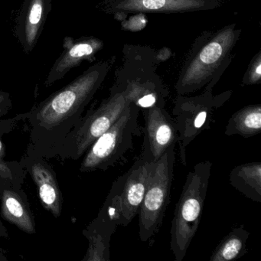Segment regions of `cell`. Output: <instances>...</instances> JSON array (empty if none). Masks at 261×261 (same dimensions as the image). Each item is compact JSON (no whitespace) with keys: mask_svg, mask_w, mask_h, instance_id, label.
<instances>
[{"mask_svg":"<svg viewBox=\"0 0 261 261\" xmlns=\"http://www.w3.org/2000/svg\"><path fill=\"white\" fill-rule=\"evenodd\" d=\"M140 108L129 103L117 121L88 149L80 166L82 172L108 170L134 147V137L141 134Z\"/></svg>","mask_w":261,"mask_h":261,"instance_id":"obj_5","label":"cell"},{"mask_svg":"<svg viewBox=\"0 0 261 261\" xmlns=\"http://www.w3.org/2000/svg\"><path fill=\"white\" fill-rule=\"evenodd\" d=\"M8 231L7 229L6 228L5 226L3 224L2 221L0 220V237L3 238H8Z\"/></svg>","mask_w":261,"mask_h":261,"instance_id":"obj_24","label":"cell"},{"mask_svg":"<svg viewBox=\"0 0 261 261\" xmlns=\"http://www.w3.org/2000/svg\"><path fill=\"white\" fill-rule=\"evenodd\" d=\"M231 186L255 202H261V163H247L232 169L229 175Z\"/></svg>","mask_w":261,"mask_h":261,"instance_id":"obj_17","label":"cell"},{"mask_svg":"<svg viewBox=\"0 0 261 261\" xmlns=\"http://www.w3.org/2000/svg\"><path fill=\"white\" fill-rule=\"evenodd\" d=\"M218 2L221 3V4H224V2H227L228 0H217Z\"/></svg>","mask_w":261,"mask_h":261,"instance_id":"obj_25","label":"cell"},{"mask_svg":"<svg viewBox=\"0 0 261 261\" xmlns=\"http://www.w3.org/2000/svg\"><path fill=\"white\" fill-rule=\"evenodd\" d=\"M130 101L121 91L111 88L109 97L97 108L82 116L72 129L53 151L51 156L77 160L85 155L90 146L105 134L121 115Z\"/></svg>","mask_w":261,"mask_h":261,"instance_id":"obj_4","label":"cell"},{"mask_svg":"<svg viewBox=\"0 0 261 261\" xmlns=\"http://www.w3.org/2000/svg\"><path fill=\"white\" fill-rule=\"evenodd\" d=\"M241 30L236 24L217 31H204L198 36L181 67L175 85L177 95H188L205 87L213 91L230 65Z\"/></svg>","mask_w":261,"mask_h":261,"instance_id":"obj_2","label":"cell"},{"mask_svg":"<svg viewBox=\"0 0 261 261\" xmlns=\"http://www.w3.org/2000/svg\"><path fill=\"white\" fill-rule=\"evenodd\" d=\"M103 48V41L96 37H82L73 39L66 37L64 40L63 51L50 70L45 87H50L63 79L68 71L85 61L93 62L96 55Z\"/></svg>","mask_w":261,"mask_h":261,"instance_id":"obj_12","label":"cell"},{"mask_svg":"<svg viewBox=\"0 0 261 261\" xmlns=\"http://www.w3.org/2000/svg\"><path fill=\"white\" fill-rule=\"evenodd\" d=\"M261 132V105H248L231 116L227 122L224 135L250 138Z\"/></svg>","mask_w":261,"mask_h":261,"instance_id":"obj_18","label":"cell"},{"mask_svg":"<svg viewBox=\"0 0 261 261\" xmlns=\"http://www.w3.org/2000/svg\"><path fill=\"white\" fill-rule=\"evenodd\" d=\"M154 163L137 160L114 181L99 213L117 226L129 225L138 215Z\"/></svg>","mask_w":261,"mask_h":261,"instance_id":"obj_8","label":"cell"},{"mask_svg":"<svg viewBox=\"0 0 261 261\" xmlns=\"http://www.w3.org/2000/svg\"><path fill=\"white\" fill-rule=\"evenodd\" d=\"M51 10V0H25L16 19L15 34L27 53L38 43Z\"/></svg>","mask_w":261,"mask_h":261,"instance_id":"obj_14","label":"cell"},{"mask_svg":"<svg viewBox=\"0 0 261 261\" xmlns=\"http://www.w3.org/2000/svg\"><path fill=\"white\" fill-rule=\"evenodd\" d=\"M230 96V91L214 95L212 91L205 89L199 95L177 96L172 114L178 131L177 145H178L180 160L183 166H187L188 146L203 131L212 128L211 123L215 111L222 107Z\"/></svg>","mask_w":261,"mask_h":261,"instance_id":"obj_7","label":"cell"},{"mask_svg":"<svg viewBox=\"0 0 261 261\" xmlns=\"http://www.w3.org/2000/svg\"><path fill=\"white\" fill-rule=\"evenodd\" d=\"M143 113L144 139L140 158L149 163H156L172 146H176V125L165 108L154 106L144 110Z\"/></svg>","mask_w":261,"mask_h":261,"instance_id":"obj_10","label":"cell"},{"mask_svg":"<svg viewBox=\"0 0 261 261\" xmlns=\"http://www.w3.org/2000/svg\"><path fill=\"white\" fill-rule=\"evenodd\" d=\"M175 162V146H172L154 163L138 213L139 238L142 242L152 240L163 225L170 202Z\"/></svg>","mask_w":261,"mask_h":261,"instance_id":"obj_6","label":"cell"},{"mask_svg":"<svg viewBox=\"0 0 261 261\" xmlns=\"http://www.w3.org/2000/svg\"><path fill=\"white\" fill-rule=\"evenodd\" d=\"M135 59L137 63L133 65L137 69L129 62L125 63L123 69L117 71V80L113 88L123 92L140 111L154 106L165 108L169 92L156 73L152 71L154 65L149 70L145 69L146 65L139 64L137 57Z\"/></svg>","mask_w":261,"mask_h":261,"instance_id":"obj_9","label":"cell"},{"mask_svg":"<svg viewBox=\"0 0 261 261\" xmlns=\"http://www.w3.org/2000/svg\"><path fill=\"white\" fill-rule=\"evenodd\" d=\"M117 226L98 213L97 218L83 231L88 247L83 261L111 260V240Z\"/></svg>","mask_w":261,"mask_h":261,"instance_id":"obj_16","label":"cell"},{"mask_svg":"<svg viewBox=\"0 0 261 261\" xmlns=\"http://www.w3.org/2000/svg\"><path fill=\"white\" fill-rule=\"evenodd\" d=\"M13 107L10 94L0 91V117L7 115Z\"/></svg>","mask_w":261,"mask_h":261,"instance_id":"obj_23","label":"cell"},{"mask_svg":"<svg viewBox=\"0 0 261 261\" xmlns=\"http://www.w3.org/2000/svg\"><path fill=\"white\" fill-rule=\"evenodd\" d=\"M223 4L217 0H105L103 7L111 14L186 13L210 11Z\"/></svg>","mask_w":261,"mask_h":261,"instance_id":"obj_11","label":"cell"},{"mask_svg":"<svg viewBox=\"0 0 261 261\" xmlns=\"http://www.w3.org/2000/svg\"><path fill=\"white\" fill-rule=\"evenodd\" d=\"M243 85H256L261 82V51H259L250 61L245 74L243 77Z\"/></svg>","mask_w":261,"mask_h":261,"instance_id":"obj_21","label":"cell"},{"mask_svg":"<svg viewBox=\"0 0 261 261\" xmlns=\"http://www.w3.org/2000/svg\"><path fill=\"white\" fill-rule=\"evenodd\" d=\"M22 164L36 183L43 207L53 214L55 218H59L63 208V195L53 168L43 160L42 155H34L32 152L23 159Z\"/></svg>","mask_w":261,"mask_h":261,"instance_id":"obj_13","label":"cell"},{"mask_svg":"<svg viewBox=\"0 0 261 261\" xmlns=\"http://www.w3.org/2000/svg\"><path fill=\"white\" fill-rule=\"evenodd\" d=\"M115 57L94 64L77 79L50 95L28 117L31 123L33 152L51 155L83 116L87 106L105 82Z\"/></svg>","mask_w":261,"mask_h":261,"instance_id":"obj_1","label":"cell"},{"mask_svg":"<svg viewBox=\"0 0 261 261\" xmlns=\"http://www.w3.org/2000/svg\"><path fill=\"white\" fill-rule=\"evenodd\" d=\"M3 218L25 233H36L33 212L22 189L12 187L4 189L0 195Z\"/></svg>","mask_w":261,"mask_h":261,"instance_id":"obj_15","label":"cell"},{"mask_svg":"<svg viewBox=\"0 0 261 261\" xmlns=\"http://www.w3.org/2000/svg\"><path fill=\"white\" fill-rule=\"evenodd\" d=\"M18 120H19L18 117L10 119V120H0V159L4 160L6 155L5 146L2 141V136L10 132Z\"/></svg>","mask_w":261,"mask_h":261,"instance_id":"obj_22","label":"cell"},{"mask_svg":"<svg viewBox=\"0 0 261 261\" xmlns=\"http://www.w3.org/2000/svg\"><path fill=\"white\" fill-rule=\"evenodd\" d=\"M25 175V169L22 163H7L0 159V176L11 181L16 187L21 188Z\"/></svg>","mask_w":261,"mask_h":261,"instance_id":"obj_20","label":"cell"},{"mask_svg":"<svg viewBox=\"0 0 261 261\" xmlns=\"http://www.w3.org/2000/svg\"><path fill=\"white\" fill-rule=\"evenodd\" d=\"M250 233L239 225L232 229L217 246L210 261H230L239 259L247 252V241Z\"/></svg>","mask_w":261,"mask_h":261,"instance_id":"obj_19","label":"cell"},{"mask_svg":"<svg viewBox=\"0 0 261 261\" xmlns=\"http://www.w3.org/2000/svg\"><path fill=\"white\" fill-rule=\"evenodd\" d=\"M212 167L208 160L200 162L186 176L174 211L170 230V250L175 261L184 259L199 227Z\"/></svg>","mask_w":261,"mask_h":261,"instance_id":"obj_3","label":"cell"}]
</instances>
